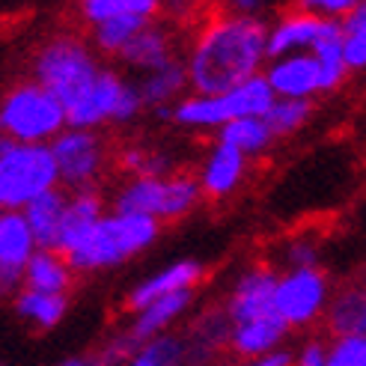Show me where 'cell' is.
<instances>
[{
  "label": "cell",
  "instance_id": "obj_9",
  "mask_svg": "<svg viewBox=\"0 0 366 366\" xmlns=\"http://www.w3.org/2000/svg\"><path fill=\"white\" fill-rule=\"evenodd\" d=\"M51 152H54V161H57L60 179H66L75 188L86 185L102 167V143L89 132H69L57 137Z\"/></svg>",
  "mask_w": 366,
  "mask_h": 366
},
{
  "label": "cell",
  "instance_id": "obj_39",
  "mask_svg": "<svg viewBox=\"0 0 366 366\" xmlns=\"http://www.w3.org/2000/svg\"><path fill=\"white\" fill-rule=\"evenodd\" d=\"M15 146H18V143H15V140H12L9 134H4V132H0V158H4L6 152H12Z\"/></svg>",
  "mask_w": 366,
  "mask_h": 366
},
{
  "label": "cell",
  "instance_id": "obj_15",
  "mask_svg": "<svg viewBox=\"0 0 366 366\" xmlns=\"http://www.w3.org/2000/svg\"><path fill=\"white\" fill-rule=\"evenodd\" d=\"M199 274H203V271H199L197 262H179V265H173L167 271H161L158 277L146 280L143 286H137L132 292V298H128V307H132V310H146L149 304L167 298V295L188 292V286L199 280Z\"/></svg>",
  "mask_w": 366,
  "mask_h": 366
},
{
  "label": "cell",
  "instance_id": "obj_16",
  "mask_svg": "<svg viewBox=\"0 0 366 366\" xmlns=\"http://www.w3.org/2000/svg\"><path fill=\"white\" fill-rule=\"evenodd\" d=\"M63 212H66V203H63V194L60 191H48L42 194L39 199H33L27 206L24 217L30 224V232L39 247L45 250H54L60 244V224H63Z\"/></svg>",
  "mask_w": 366,
  "mask_h": 366
},
{
  "label": "cell",
  "instance_id": "obj_18",
  "mask_svg": "<svg viewBox=\"0 0 366 366\" xmlns=\"http://www.w3.org/2000/svg\"><path fill=\"white\" fill-rule=\"evenodd\" d=\"M33 232L24 214H0V265H12V268H27L33 259Z\"/></svg>",
  "mask_w": 366,
  "mask_h": 366
},
{
  "label": "cell",
  "instance_id": "obj_20",
  "mask_svg": "<svg viewBox=\"0 0 366 366\" xmlns=\"http://www.w3.org/2000/svg\"><path fill=\"white\" fill-rule=\"evenodd\" d=\"M316 48V60L322 69V89H331L345 78V42H342V27L340 24H327V30L319 36Z\"/></svg>",
  "mask_w": 366,
  "mask_h": 366
},
{
  "label": "cell",
  "instance_id": "obj_30",
  "mask_svg": "<svg viewBox=\"0 0 366 366\" xmlns=\"http://www.w3.org/2000/svg\"><path fill=\"white\" fill-rule=\"evenodd\" d=\"M66 310V298L63 295H42V292H24L21 298H18V313L27 316V319H36L39 325L51 327L57 325L60 316Z\"/></svg>",
  "mask_w": 366,
  "mask_h": 366
},
{
  "label": "cell",
  "instance_id": "obj_22",
  "mask_svg": "<svg viewBox=\"0 0 366 366\" xmlns=\"http://www.w3.org/2000/svg\"><path fill=\"white\" fill-rule=\"evenodd\" d=\"M27 283L30 292H42V295H60V292L69 286V265L54 256L51 250L36 253L33 259L27 262Z\"/></svg>",
  "mask_w": 366,
  "mask_h": 366
},
{
  "label": "cell",
  "instance_id": "obj_28",
  "mask_svg": "<svg viewBox=\"0 0 366 366\" xmlns=\"http://www.w3.org/2000/svg\"><path fill=\"white\" fill-rule=\"evenodd\" d=\"M310 117V102L304 99H283V102H274L271 111L262 117V122L268 125L271 134H289L301 128Z\"/></svg>",
  "mask_w": 366,
  "mask_h": 366
},
{
  "label": "cell",
  "instance_id": "obj_12",
  "mask_svg": "<svg viewBox=\"0 0 366 366\" xmlns=\"http://www.w3.org/2000/svg\"><path fill=\"white\" fill-rule=\"evenodd\" d=\"M102 221V199L99 194H78V199H71L63 212V224H60V244L57 250L60 253H71L78 250L89 232H93Z\"/></svg>",
  "mask_w": 366,
  "mask_h": 366
},
{
  "label": "cell",
  "instance_id": "obj_14",
  "mask_svg": "<svg viewBox=\"0 0 366 366\" xmlns=\"http://www.w3.org/2000/svg\"><path fill=\"white\" fill-rule=\"evenodd\" d=\"M325 18H319L316 12H292L286 15L283 21L271 30L268 36V54L271 57H280V54L292 51V48H301V45H316L319 36L327 30Z\"/></svg>",
  "mask_w": 366,
  "mask_h": 366
},
{
  "label": "cell",
  "instance_id": "obj_27",
  "mask_svg": "<svg viewBox=\"0 0 366 366\" xmlns=\"http://www.w3.org/2000/svg\"><path fill=\"white\" fill-rule=\"evenodd\" d=\"M146 21L149 18H143V15H117L111 21H102L96 27V42L104 51H122L146 27Z\"/></svg>",
  "mask_w": 366,
  "mask_h": 366
},
{
  "label": "cell",
  "instance_id": "obj_5",
  "mask_svg": "<svg viewBox=\"0 0 366 366\" xmlns=\"http://www.w3.org/2000/svg\"><path fill=\"white\" fill-rule=\"evenodd\" d=\"M66 122V107L42 84H21L9 89L0 107V132L12 140L39 143L60 132Z\"/></svg>",
  "mask_w": 366,
  "mask_h": 366
},
{
  "label": "cell",
  "instance_id": "obj_36",
  "mask_svg": "<svg viewBox=\"0 0 366 366\" xmlns=\"http://www.w3.org/2000/svg\"><path fill=\"white\" fill-rule=\"evenodd\" d=\"M298 366H327V355H325V349L319 342H310L307 349H304V355H301V363Z\"/></svg>",
  "mask_w": 366,
  "mask_h": 366
},
{
  "label": "cell",
  "instance_id": "obj_29",
  "mask_svg": "<svg viewBox=\"0 0 366 366\" xmlns=\"http://www.w3.org/2000/svg\"><path fill=\"white\" fill-rule=\"evenodd\" d=\"M158 9V4H152V0H86L84 4V15L89 18V21H111V18L117 15H143L149 18L152 12Z\"/></svg>",
  "mask_w": 366,
  "mask_h": 366
},
{
  "label": "cell",
  "instance_id": "obj_4",
  "mask_svg": "<svg viewBox=\"0 0 366 366\" xmlns=\"http://www.w3.org/2000/svg\"><path fill=\"white\" fill-rule=\"evenodd\" d=\"M60 179L57 161L48 146L21 143L0 158V206H30L33 199L54 191Z\"/></svg>",
  "mask_w": 366,
  "mask_h": 366
},
{
  "label": "cell",
  "instance_id": "obj_32",
  "mask_svg": "<svg viewBox=\"0 0 366 366\" xmlns=\"http://www.w3.org/2000/svg\"><path fill=\"white\" fill-rule=\"evenodd\" d=\"M122 167H125V170H132V173L140 176V179H155L164 167H167V161H164L158 152L128 149V152H122Z\"/></svg>",
  "mask_w": 366,
  "mask_h": 366
},
{
  "label": "cell",
  "instance_id": "obj_1",
  "mask_svg": "<svg viewBox=\"0 0 366 366\" xmlns=\"http://www.w3.org/2000/svg\"><path fill=\"white\" fill-rule=\"evenodd\" d=\"M268 30L247 15H224L199 36L191 57V84L203 99L224 96L256 78V66L268 51Z\"/></svg>",
  "mask_w": 366,
  "mask_h": 366
},
{
  "label": "cell",
  "instance_id": "obj_24",
  "mask_svg": "<svg viewBox=\"0 0 366 366\" xmlns=\"http://www.w3.org/2000/svg\"><path fill=\"white\" fill-rule=\"evenodd\" d=\"M191 301L188 292H176V295H167V298H161L155 304H149L143 310V316L137 319V325L132 327V334H128V340H132L134 345L146 337H152L155 331H161L167 322H173L182 310H185V304Z\"/></svg>",
  "mask_w": 366,
  "mask_h": 366
},
{
  "label": "cell",
  "instance_id": "obj_13",
  "mask_svg": "<svg viewBox=\"0 0 366 366\" xmlns=\"http://www.w3.org/2000/svg\"><path fill=\"white\" fill-rule=\"evenodd\" d=\"M268 84L283 99H304L313 89H322V69L316 57H292L268 71Z\"/></svg>",
  "mask_w": 366,
  "mask_h": 366
},
{
  "label": "cell",
  "instance_id": "obj_11",
  "mask_svg": "<svg viewBox=\"0 0 366 366\" xmlns=\"http://www.w3.org/2000/svg\"><path fill=\"white\" fill-rule=\"evenodd\" d=\"M122 93H125V86L119 84V78L114 75V71H102L99 81L93 84V89H89V93L66 114L69 125L81 132V128L99 125L102 119H114Z\"/></svg>",
  "mask_w": 366,
  "mask_h": 366
},
{
  "label": "cell",
  "instance_id": "obj_3",
  "mask_svg": "<svg viewBox=\"0 0 366 366\" xmlns=\"http://www.w3.org/2000/svg\"><path fill=\"white\" fill-rule=\"evenodd\" d=\"M36 75H39L42 86L66 107V114H69L71 107L93 89V84L99 81L102 71L96 69L89 51L78 39H54L39 51Z\"/></svg>",
  "mask_w": 366,
  "mask_h": 366
},
{
  "label": "cell",
  "instance_id": "obj_34",
  "mask_svg": "<svg viewBox=\"0 0 366 366\" xmlns=\"http://www.w3.org/2000/svg\"><path fill=\"white\" fill-rule=\"evenodd\" d=\"M140 357L152 360L158 366H173L179 357H182V342L179 340H158V342H149V349H146Z\"/></svg>",
  "mask_w": 366,
  "mask_h": 366
},
{
  "label": "cell",
  "instance_id": "obj_21",
  "mask_svg": "<svg viewBox=\"0 0 366 366\" xmlns=\"http://www.w3.org/2000/svg\"><path fill=\"white\" fill-rule=\"evenodd\" d=\"M283 334H286V322L274 313V316H265V319H256L250 325L235 327L232 345L239 355H259V352H268Z\"/></svg>",
  "mask_w": 366,
  "mask_h": 366
},
{
  "label": "cell",
  "instance_id": "obj_37",
  "mask_svg": "<svg viewBox=\"0 0 366 366\" xmlns=\"http://www.w3.org/2000/svg\"><path fill=\"white\" fill-rule=\"evenodd\" d=\"M27 274V268H12V265H0V289H12L18 280Z\"/></svg>",
  "mask_w": 366,
  "mask_h": 366
},
{
  "label": "cell",
  "instance_id": "obj_35",
  "mask_svg": "<svg viewBox=\"0 0 366 366\" xmlns=\"http://www.w3.org/2000/svg\"><path fill=\"white\" fill-rule=\"evenodd\" d=\"M307 9H322V12H331V15H352L355 4L352 0H319V4H307Z\"/></svg>",
  "mask_w": 366,
  "mask_h": 366
},
{
  "label": "cell",
  "instance_id": "obj_2",
  "mask_svg": "<svg viewBox=\"0 0 366 366\" xmlns=\"http://www.w3.org/2000/svg\"><path fill=\"white\" fill-rule=\"evenodd\" d=\"M158 232L155 217H143V214H114V217H102L99 227L89 232V239L71 250L66 259L71 268L89 271V268H104V265H117L125 256L137 253L146 247Z\"/></svg>",
  "mask_w": 366,
  "mask_h": 366
},
{
  "label": "cell",
  "instance_id": "obj_26",
  "mask_svg": "<svg viewBox=\"0 0 366 366\" xmlns=\"http://www.w3.org/2000/svg\"><path fill=\"white\" fill-rule=\"evenodd\" d=\"M182 84H185V69H182L179 63H170V66L152 71V75L143 81L140 99L146 104H164V102H170L179 93Z\"/></svg>",
  "mask_w": 366,
  "mask_h": 366
},
{
  "label": "cell",
  "instance_id": "obj_33",
  "mask_svg": "<svg viewBox=\"0 0 366 366\" xmlns=\"http://www.w3.org/2000/svg\"><path fill=\"white\" fill-rule=\"evenodd\" d=\"M327 366H366V340H337L327 355Z\"/></svg>",
  "mask_w": 366,
  "mask_h": 366
},
{
  "label": "cell",
  "instance_id": "obj_19",
  "mask_svg": "<svg viewBox=\"0 0 366 366\" xmlns=\"http://www.w3.org/2000/svg\"><path fill=\"white\" fill-rule=\"evenodd\" d=\"M122 57L128 63H134V66H143V69H164V66H170V42H167V33H164L161 27H149L146 24L132 42H128L122 48Z\"/></svg>",
  "mask_w": 366,
  "mask_h": 366
},
{
  "label": "cell",
  "instance_id": "obj_10",
  "mask_svg": "<svg viewBox=\"0 0 366 366\" xmlns=\"http://www.w3.org/2000/svg\"><path fill=\"white\" fill-rule=\"evenodd\" d=\"M274 295H277V280H274L268 268H253L250 274H244L229 301V319L235 322V327L277 313L274 310Z\"/></svg>",
  "mask_w": 366,
  "mask_h": 366
},
{
  "label": "cell",
  "instance_id": "obj_23",
  "mask_svg": "<svg viewBox=\"0 0 366 366\" xmlns=\"http://www.w3.org/2000/svg\"><path fill=\"white\" fill-rule=\"evenodd\" d=\"M242 152L232 149V146H217L209 167H206V176H203V185L212 197H224L235 188V182H239L242 176Z\"/></svg>",
  "mask_w": 366,
  "mask_h": 366
},
{
  "label": "cell",
  "instance_id": "obj_8",
  "mask_svg": "<svg viewBox=\"0 0 366 366\" xmlns=\"http://www.w3.org/2000/svg\"><path fill=\"white\" fill-rule=\"evenodd\" d=\"M325 298V277L316 268H298L289 274L286 280L277 283V295H274V310L277 316L289 322H310Z\"/></svg>",
  "mask_w": 366,
  "mask_h": 366
},
{
  "label": "cell",
  "instance_id": "obj_41",
  "mask_svg": "<svg viewBox=\"0 0 366 366\" xmlns=\"http://www.w3.org/2000/svg\"><path fill=\"white\" fill-rule=\"evenodd\" d=\"M134 366H158V363H152V360H146V357H137V360H134Z\"/></svg>",
  "mask_w": 366,
  "mask_h": 366
},
{
  "label": "cell",
  "instance_id": "obj_7",
  "mask_svg": "<svg viewBox=\"0 0 366 366\" xmlns=\"http://www.w3.org/2000/svg\"><path fill=\"white\" fill-rule=\"evenodd\" d=\"M197 182L188 176L176 179H134L119 199V214H143V217H179L197 203Z\"/></svg>",
  "mask_w": 366,
  "mask_h": 366
},
{
  "label": "cell",
  "instance_id": "obj_38",
  "mask_svg": "<svg viewBox=\"0 0 366 366\" xmlns=\"http://www.w3.org/2000/svg\"><path fill=\"white\" fill-rule=\"evenodd\" d=\"M289 363H292V357L280 352V355H268L265 360H259V363H256V366H289Z\"/></svg>",
  "mask_w": 366,
  "mask_h": 366
},
{
  "label": "cell",
  "instance_id": "obj_25",
  "mask_svg": "<svg viewBox=\"0 0 366 366\" xmlns=\"http://www.w3.org/2000/svg\"><path fill=\"white\" fill-rule=\"evenodd\" d=\"M271 132L262 119H239V122H229L221 134L224 146H232L239 152H259L271 143Z\"/></svg>",
  "mask_w": 366,
  "mask_h": 366
},
{
  "label": "cell",
  "instance_id": "obj_6",
  "mask_svg": "<svg viewBox=\"0 0 366 366\" xmlns=\"http://www.w3.org/2000/svg\"><path fill=\"white\" fill-rule=\"evenodd\" d=\"M274 104L268 78H250L242 86L214 99H188L176 107V119L185 125H229L239 119H262Z\"/></svg>",
  "mask_w": 366,
  "mask_h": 366
},
{
  "label": "cell",
  "instance_id": "obj_17",
  "mask_svg": "<svg viewBox=\"0 0 366 366\" xmlns=\"http://www.w3.org/2000/svg\"><path fill=\"white\" fill-rule=\"evenodd\" d=\"M327 325L340 340H366V289H345L327 310Z\"/></svg>",
  "mask_w": 366,
  "mask_h": 366
},
{
  "label": "cell",
  "instance_id": "obj_31",
  "mask_svg": "<svg viewBox=\"0 0 366 366\" xmlns=\"http://www.w3.org/2000/svg\"><path fill=\"white\" fill-rule=\"evenodd\" d=\"M342 42H345V63L366 66V4L355 6V12L345 18Z\"/></svg>",
  "mask_w": 366,
  "mask_h": 366
},
{
  "label": "cell",
  "instance_id": "obj_40",
  "mask_svg": "<svg viewBox=\"0 0 366 366\" xmlns=\"http://www.w3.org/2000/svg\"><path fill=\"white\" fill-rule=\"evenodd\" d=\"M60 366H86V360H78V357H75V360H66V363H60Z\"/></svg>",
  "mask_w": 366,
  "mask_h": 366
}]
</instances>
